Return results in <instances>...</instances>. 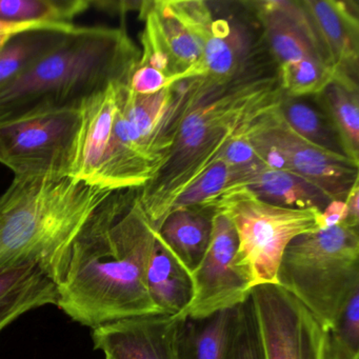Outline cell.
<instances>
[{
    "instance_id": "2",
    "label": "cell",
    "mask_w": 359,
    "mask_h": 359,
    "mask_svg": "<svg viewBox=\"0 0 359 359\" xmlns=\"http://www.w3.org/2000/svg\"><path fill=\"white\" fill-rule=\"evenodd\" d=\"M281 97L276 72L260 71L220 89L189 81V104L165 165L138 201L158 231L177 197L219 161L235 135L276 106Z\"/></svg>"
},
{
    "instance_id": "13",
    "label": "cell",
    "mask_w": 359,
    "mask_h": 359,
    "mask_svg": "<svg viewBox=\"0 0 359 359\" xmlns=\"http://www.w3.org/2000/svg\"><path fill=\"white\" fill-rule=\"evenodd\" d=\"M243 22L216 18L213 32L205 43L201 62L188 79H201L211 89H220L249 75L268 70L258 41Z\"/></svg>"
},
{
    "instance_id": "24",
    "label": "cell",
    "mask_w": 359,
    "mask_h": 359,
    "mask_svg": "<svg viewBox=\"0 0 359 359\" xmlns=\"http://www.w3.org/2000/svg\"><path fill=\"white\" fill-rule=\"evenodd\" d=\"M74 28V24L60 25L26 31L12 37L0 49V90L55 49Z\"/></svg>"
},
{
    "instance_id": "31",
    "label": "cell",
    "mask_w": 359,
    "mask_h": 359,
    "mask_svg": "<svg viewBox=\"0 0 359 359\" xmlns=\"http://www.w3.org/2000/svg\"><path fill=\"white\" fill-rule=\"evenodd\" d=\"M129 87L134 93L140 95H150L171 86H170L169 79L163 73L155 69L136 65L130 77Z\"/></svg>"
},
{
    "instance_id": "25",
    "label": "cell",
    "mask_w": 359,
    "mask_h": 359,
    "mask_svg": "<svg viewBox=\"0 0 359 359\" xmlns=\"http://www.w3.org/2000/svg\"><path fill=\"white\" fill-rule=\"evenodd\" d=\"M277 112L283 123L302 140L329 152L344 155L335 130L315 102L281 93Z\"/></svg>"
},
{
    "instance_id": "26",
    "label": "cell",
    "mask_w": 359,
    "mask_h": 359,
    "mask_svg": "<svg viewBox=\"0 0 359 359\" xmlns=\"http://www.w3.org/2000/svg\"><path fill=\"white\" fill-rule=\"evenodd\" d=\"M91 0H0V20L13 24L73 25Z\"/></svg>"
},
{
    "instance_id": "1",
    "label": "cell",
    "mask_w": 359,
    "mask_h": 359,
    "mask_svg": "<svg viewBox=\"0 0 359 359\" xmlns=\"http://www.w3.org/2000/svg\"><path fill=\"white\" fill-rule=\"evenodd\" d=\"M155 237L138 190L113 192L75 237L56 306L92 329L161 314L146 283Z\"/></svg>"
},
{
    "instance_id": "19",
    "label": "cell",
    "mask_w": 359,
    "mask_h": 359,
    "mask_svg": "<svg viewBox=\"0 0 359 359\" xmlns=\"http://www.w3.org/2000/svg\"><path fill=\"white\" fill-rule=\"evenodd\" d=\"M149 293L161 314L180 316L193 299L194 283L189 272L170 251L156 231L146 271Z\"/></svg>"
},
{
    "instance_id": "32",
    "label": "cell",
    "mask_w": 359,
    "mask_h": 359,
    "mask_svg": "<svg viewBox=\"0 0 359 359\" xmlns=\"http://www.w3.org/2000/svg\"><path fill=\"white\" fill-rule=\"evenodd\" d=\"M346 216H348V211H346V203L342 201H332L327 207L320 212V216H319L320 230L331 228L346 222Z\"/></svg>"
},
{
    "instance_id": "37",
    "label": "cell",
    "mask_w": 359,
    "mask_h": 359,
    "mask_svg": "<svg viewBox=\"0 0 359 359\" xmlns=\"http://www.w3.org/2000/svg\"><path fill=\"white\" fill-rule=\"evenodd\" d=\"M15 36V35H14ZM11 35H0V49L12 39Z\"/></svg>"
},
{
    "instance_id": "21",
    "label": "cell",
    "mask_w": 359,
    "mask_h": 359,
    "mask_svg": "<svg viewBox=\"0 0 359 359\" xmlns=\"http://www.w3.org/2000/svg\"><path fill=\"white\" fill-rule=\"evenodd\" d=\"M214 213L209 205L175 210L157 231L170 251L190 273L197 268L209 247Z\"/></svg>"
},
{
    "instance_id": "15",
    "label": "cell",
    "mask_w": 359,
    "mask_h": 359,
    "mask_svg": "<svg viewBox=\"0 0 359 359\" xmlns=\"http://www.w3.org/2000/svg\"><path fill=\"white\" fill-rule=\"evenodd\" d=\"M178 325L176 316L144 315L96 327L92 338L107 359H178Z\"/></svg>"
},
{
    "instance_id": "3",
    "label": "cell",
    "mask_w": 359,
    "mask_h": 359,
    "mask_svg": "<svg viewBox=\"0 0 359 359\" xmlns=\"http://www.w3.org/2000/svg\"><path fill=\"white\" fill-rule=\"evenodd\" d=\"M112 193L71 177L14 176L0 196V271L32 264L60 285L75 237Z\"/></svg>"
},
{
    "instance_id": "6",
    "label": "cell",
    "mask_w": 359,
    "mask_h": 359,
    "mask_svg": "<svg viewBox=\"0 0 359 359\" xmlns=\"http://www.w3.org/2000/svg\"><path fill=\"white\" fill-rule=\"evenodd\" d=\"M277 283L299 300L327 332L359 289V231L346 222L306 233L283 252Z\"/></svg>"
},
{
    "instance_id": "4",
    "label": "cell",
    "mask_w": 359,
    "mask_h": 359,
    "mask_svg": "<svg viewBox=\"0 0 359 359\" xmlns=\"http://www.w3.org/2000/svg\"><path fill=\"white\" fill-rule=\"evenodd\" d=\"M140 57L125 28L75 26L60 46L0 90V123L48 109L81 108L111 85L129 83Z\"/></svg>"
},
{
    "instance_id": "35",
    "label": "cell",
    "mask_w": 359,
    "mask_h": 359,
    "mask_svg": "<svg viewBox=\"0 0 359 359\" xmlns=\"http://www.w3.org/2000/svg\"><path fill=\"white\" fill-rule=\"evenodd\" d=\"M346 205V224L352 226H359V182H355L353 188L351 189L350 193L344 201Z\"/></svg>"
},
{
    "instance_id": "30",
    "label": "cell",
    "mask_w": 359,
    "mask_h": 359,
    "mask_svg": "<svg viewBox=\"0 0 359 359\" xmlns=\"http://www.w3.org/2000/svg\"><path fill=\"white\" fill-rule=\"evenodd\" d=\"M331 333L351 350L359 352V289L351 294L342 306Z\"/></svg>"
},
{
    "instance_id": "27",
    "label": "cell",
    "mask_w": 359,
    "mask_h": 359,
    "mask_svg": "<svg viewBox=\"0 0 359 359\" xmlns=\"http://www.w3.org/2000/svg\"><path fill=\"white\" fill-rule=\"evenodd\" d=\"M276 75L281 93L295 98L315 96L336 79L333 69L319 58L281 67L276 69Z\"/></svg>"
},
{
    "instance_id": "38",
    "label": "cell",
    "mask_w": 359,
    "mask_h": 359,
    "mask_svg": "<svg viewBox=\"0 0 359 359\" xmlns=\"http://www.w3.org/2000/svg\"><path fill=\"white\" fill-rule=\"evenodd\" d=\"M107 359V358H106Z\"/></svg>"
},
{
    "instance_id": "34",
    "label": "cell",
    "mask_w": 359,
    "mask_h": 359,
    "mask_svg": "<svg viewBox=\"0 0 359 359\" xmlns=\"http://www.w3.org/2000/svg\"><path fill=\"white\" fill-rule=\"evenodd\" d=\"M327 359H359V352L351 350L333 333L329 332Z\"/></svg>"
},
{
    "instance_id": "8",
    "label": "cell",
    "mask_w": 359,
    "mask_h": 359,
    "mask_svg": "<svg viewBox=\"0 0 359 359\" xmlns=\"http://www.w3.org/2000/svg\"><path fill=\"white\" fill-rule=\"evenodd\" d=\"M140 15L144 27L137 66L163 73L171 87L187 81L201 62L213 32L216 16L209 4L203 0L142 1Z\"/></svg>"
},
{
    "instance_id": "10",
    "label": "cell",
    "mask_w": 359,
    "mask_h": 359,
    "mask_svg": "<svg viewBox=\"0 0 359 359\" xmlns=\"http://www.w3.org/2000/svg\"><path fill=\"white\" fill-rule=\"evenodd\" d=\"M278 104L243 131L257 158L269 167L304 178L332 201H346L359 182L358 165L344 155L323 150L296 135L279 116Z\"/></svg>"
},
{
    "instance_id": "29",
    "label": "cell",
    "mask_w": 359,
    "mask_h": 359,
    "mask_svg": "<svg viewBox=\"0 0 359 359\" xmlns=\"http://www.w3.org/2000/svg\"><path fill=\"white\" fill-rule=\"evenodd\" d=\"M226 359H262V344L250 296L239 306L236 327Z\"/></svg>"
},
{
    "instance_id": "36",
    "label": "cell",
    "mask_w": 359,
    "mask_h": 359,
    "mask_svg": "<svg viewBox=\"0 0 359 359\" xmlns=\"http://www.w3.org/2000/svg\"><path fill=\"white\" fill-rule=\"evenodd\" d=\"M60 26V25H32L13 24V22H1L0 20V35H14L26 31L36 30V29L49 28V27Z\"/></svg>"
},
{
    "instance_id": "28",
    "label": "cell",
    "mask_w": 359,
    "mask_h": 359,
    "mask_svg": "<svg viewBox=\"0 0 359 359\" xmlns=\"http://www.w3.org/2000/svg\"><path fill=\"white\" fill-rule=\"evenodd\" d=\"M233 176V168L224 161H217L177 197L170 213L184 208L205 205L231 186Z\"/></svg>"
},
{
    "instance_id": "22",
    "label": "cell",
    "mask_w": 359,
    "mask_h": 359,
    "mask_svg": "<svg viewBox=\"0 0 359 359\" xmlns=\"http://www.w3.org/2000/svg\"><path fill=\"white\" fill-rule=\"evenodd\" d=\"M239 306L219 311L205 318L178 317L177 358H228Z\"/></svg>"
},
{
    "instance_id": "17",
    "label": "cell",
    "mask_w": 359,
    "mask_h": 359,
    "mask_svg": "<svg viewBox=\"0 0 359 359\" xmlns=\"http://www.w3.org/2000/svg\"><path fill=\"white\" fill-rule=\"evenodd\" d=\"M233 170L230 187H245L258 198L277 207L323 212L332 201L323 191L304 178L260 161Z\"/></svg>"
},
{
    "instance_id": "12",
    "label": "cell",
    "mask_w": 359,
    "mask_h": 359,
    "mask_svg": "<svg viewBox=\"0 0 359 359\" xmlns=\"http://www.w3.org/2000/svg\"><path fill=\"white\" fill-rule=\"evenodd\" d=\"M237 247L238 239L230 220L215 211L209 247L192 273V302L184 314L176 317L205 318L238 306L249 298L251 287L234 264Z\"/></svg>"
},
{
    "instance_id": "5",
    "label": "cell",
    "mask_w": 359,
    "mask_h": 359,
    "mask_svg": "<svg viewBox=\"0 0 359 359\" xmlns=\"http://www.w3.org/2000/svg\"><path fill=\"white\" fill-rule=\"evenodd\" d=\"M116 114L110 142L93 186L104 190H140L165 165L188 107L182 81L150 95L116 83Z\"/></svg>"
},
{
    "instance_id": "18",
    "label": "cell",
    "mask_w": 359,
    "mask_h": 359,
    "mask_svg": "<svg viewBox=\"0 0 359 359\" xmlns=\"http://www.w3.org/2000/svg\"><path fill=\"white\" fill-rule=\"evenodd\" d=\"M111 85L104 91L81 104V123L71 178L93 186L106 155L116 114V89Z\"/></svg>"
},
{
    "instance_id": "20",
    "label": "cell",
    "mask_w": 359,
    "mask_h": 359,
    "mask_svg": "<svg viewBox=\"0 0 359 359\" xmlns=\"http://www.w3.org/2000/svg\"><path fill=\"white\" fill-rule=\"evenodd\" d=\"M56 283L32 264L0 271V333L25 313L56 304Z\"/></svg>"
},
{
    "instance_id": "14",
    "label": "cell",
    "mask_w": 359,
    "mask_h": 359,
    "mask_svg": "<svg viewBox=\"0 0 359 359\" xmlns=\"http://www.w3.org/2000/svg\"><path fill=\"white\" fill-rule=\"evenodd\" d=\"M243 5L260 27L264 47L277 69L310 58L325 62L300 1L266 0L245 1Z\"/></svg>"
},
{
    "instance_id": "23",
    "label": "cell",
    "mask_w": 359,
    "mask_h": 359,
    "mask_svg": "<svg viewBox=\"0 0 359 359\" xmlns=\"http://www.w3.org/2000/svg\"><path fill=\"white\" fill-rule=\"evenodd\" d=\"M313 97L335 130L344 154L359 167L358 83L335 79Z\"/></svg>"
},
{
    "instance_id": "33",
    "label": "cell",
    "mask_w": 359,
    "mask_h": 359,
    "mask_svg": "<svg viewBox=\"0 0 359 359\" xmlns=\"http://www.w3.org/2000/svg\"><path fill=\"white\" fill-rule=\"evenodd\" d=\"M142 1H92L91 7L96 8L100 11L108 12L112 14H125L133 10L140 11Z\"/></svg>"
},
{
    "instance_id": "11",
    "label": "cell",
    "mask_w": 359,
    "mask_h": 359,
    "mask_svg": "<svg viewBox=\"0 0 359 359\" xmlns=\"http://www.w3.org/2000/svg\"><path fill=\"white\" fill-rule=\"evenodd\" d=\"M262 359H327L329 332L279 285L254 287L250 293Z\"/></svg>"
},
{
    "instance_id": "9",
    "label": "cell",
    "mask_w": 359,
    "mask_h": 359,
    "mask_svg": "<svg viewBox=\"0 0 359 359\" xmlns=\"http://www.w3.org/2000/svg\"><path fill=\"white\" fill-rule=\"evenodd\" d=\"M81 108L48 109L0 123V165L14 176L71 177Z\"/></svg>"
},
{
    "instance_id": "7",
    "label": "cell",
    "mask_w": 359,
    "mask_h": 359,
    "mask_svg": "<svg viewBox=\"0 0 359 359\" xmlns=\"http://www.w3.org/2000/svg\"><path fill=\"white\" fill-rule=\"evenodd\" d=\"M203 205L224 214L238 239L234 264L251 290L278 285L283 252L296 237L320 230L317 210L277 207L258 198L245 187H230Z\"/></svg>"
},
{
    "instance_id": "16",
    "label": "cell",
    "mask_w": 359,
    "mask_h": 359,
    "mask_svg": "<svg viewBox=\"0 0 359 359\" xmlns=\"http://www.w3.org/2000/svg\"><path fill=\"white\" fill-rule=\"evenodd\" d=\"M327 64L336 79L358 83L357 5L339 0H302Z\"/></svg>"
}]
</instances>
